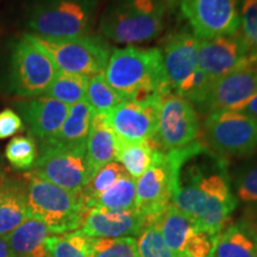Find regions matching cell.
I'll return each mask as SVG.
<instances>
[{"label":"cell","instance_id":"6da1fadb","mask_svg":"<svg viewBox=\"0 0 257 257\" xmlns=\"http://www.w3.org/2000/svg\"><path fill=\"white\" fill-rule=\"evenodd\" d=\"M186 181L176 180L172 204L188 216L200 232L218 238L226 229L237 199L230 191L225 169L204 173L199 166L188 169Z\"/></svg>","mask_w":257,"mask_h":257},{"label":"cell","instance_id":"7a4b0ae2","mask_svg":"<svg viewBox=\"0 0 257 257\" xmlns=\"http://www.w3.org/2000/svg\"><path fill=\"white\" fill-rule=\"evenodd\" d=\"M104 75L121 101L144 100L155 95L162 98L173 91L159 48L130 46L113 49Z\"/></svg>","mask_w":257,"mask_h":257},{"label":"cell","instance_id":"3957f363","mask_svg":"<svg viewBox=\"0 0 257 257\" xmlns=\"http://www.w3.org/2000/svg\"><path fill=\"white\" fill-rule=\"evenodd\" d=\"M24 194L29 216L42 221L51 233L79 230L88 211L81 192L67 191L30 173L25 174Z\"/></svg>","mask_w":257,"mask_h":257},{"label":"cell","instance_id":"277c9868","mask_svg":"<svg viewBox=\"0 0 257 257\" xmlns=\"http://www.w3.org/2000/svg\"><path fill=\"white\" fill-rule=\"evenodd\" d=\"M165 0H121L104 12L99 30L121 44L143 43L157 37L163 29Z\"/></svg>","mask_w":257,"mask_h":257},{"label":"cell","instance_id":"5b68a950","mask_svg":"<svg viewBox=\"0 0 257 257\" xmlns=\"http://www.w3.org/2000/svg\"><path fill=\"white\" fill-rule=\"evenodd\" d=\"M98 0H49L30 12L28 27L44 38L88 36L95 19Z\"/></svg>","mask_w":257,"mask_h":257},{"label":"cell","instance_id":"8992f818","mask_svg":"<svg viewBox=\"0 0 257 257\" xmlns=\"http://www.w3.org/2000/svg\"><path fill=\"white\" fill-rule=\"evenodd\" d=\"M59 70L31 34L22 36L12 49L9 91L19 98L43 95Z\"/></svg>","mask_w":257,"mask_h":257},{"label":"cell","instance_id":"52a82bcc","mask_svg":"<svg viewBox=\"0 0 257 257\" xmlns=\"http://www.w3.org/2000/svg\"><path fill=\"white\" fill-rule=\"evenodd\" d=\"M34 40L48 54L59 72L92 76L102 73L110 57V47L100 37L44 38L31 34Z\"/></svg>","mask_w":257,"mask_h":257},{"label":"cell","instance_id":"ba28073f","mask_svg":"<svg viewBox=\"0 0 257 257\" xmlns=\"http://www.w3.org/2000/svg\"><path fill=\"white\" fill-rule=\"evenodd\" d=\"M30 174L67 191L82 192L93 176L86 147L42 143Z\"/></svg>","mask_w":257,"mask_h":257},{"label":"cell","instance_id":"9c48e42d","mask_svg":"<svg viewBox=\"0 0 257 257\" xmlns=\"http://www.w3.org/2000/svg\"><path fill=\"white\" fill-rule=\"evenodd\" d=\"M205 138L214 153L248 156L257 153V117L240 111H217L204 121Z\"/></svg>","mask_w":257,"mask_h":257},{"label":"cell","instance_id":"30bf717a","mask_svg":"<svg viewBox=\"0 0 257 257\" xmlns=\"http://www.w3.org/2000/svg\"><path fill=\"white\" fill-rule=\"evenodd\" d=\"M180 14L199 40L233 36L239 32L237 0H180Z\"/></svg>","mask_w":257,"mask_h":257},{"label":"cell","instance_id":"8fae6325","mask_svg":"<svg viewBox=\"0 0 257 257\" xmlns=\"http://www.w3.org/2000/svg\"><path fill=\"white\" fill-rule=\"evenodd\" d=\"M200 121L195 108L181 96L167 94L161 98L156 142L162 152H173L197 142Z\"/></svg>","mask_w":257,"mask_h":257},{"label":"cell","instance_id":"7c38bea8","mask_svg":"<svg viewBox=\"0 0 257 257\" xmlns=\"http://www.w3.org/2000/svg\"><path fill=\"white\" fill-rule=\"evenodd\" d=\"M175 166L169 153L160 150L155 161L136 180V210L156 220L172 204Z\"/></svg>","mask_w":257,"mask_h":257},{"label":"cell","instance_id":"4fadbf2b","mask_svg":"<svg viewBox=\"0 0 257 257\" xmlns=\"http://www.w3.org/2000/svg\"><path fill=\"white\" fill-rule=\"evenodd\" d=\"M161 96L121 101L106 115L117 140L124 142L156 141Z\"/></svg>","mask_w":257,"mask_h":257},{"label":"cell","instance_id":"5bb4252c","mask_svg":"<svg viewBox=\"0 0 257 257\" xmlns=\"http://www.w3.org/2000/svg\"><path fill=\"white\" fill-rule=\"evenodd\" d=\"M257 94V61H252L214 81L210 93L198 110L201 113L240 111Z\"/></svg>","mask_w":257,"mask_h":257},{"label":"cell","instance_id":"9a60e30c","mask_svg":"<svg viewBox=\"0 0 257 257\" xmlns=\"http://www.w3.org/2000/svg\"><path fill=\"white\" fill-rule=\"evenodd\" d=\"M252 62L239 32L233 36L199 40L198 67L214 81Z\"/></svg>","mask_w":257,"mask_h":257},{"label":"cell","instance_id":"2e32d148","mask_svg":"<svg viewBox=\"0 0 257 257\" xmlns=\"http://www.w3.org/2000/svg\"><path fill=\"white\" fill-rule=\"evenodd\" d=\"M150 223L154 220L137 210L114 211L92 207L86 212L80 230L93 238H134L140 236Z\"/></svg>","mask_w":257,"mask_h":257},{"label":"cell","instance_id":"e0dca14e","mask_svg":"<svg viewBox=\"0 0 257 257\" xmlns=\"http://www.w3.org/2000/svg\"><path fill=\"white\" fill-rule=\"evenodd\" d=\"M17 108L30 135L41 144L56 136L69 111L68 105L44 94L18 102Z\"/></svg>","mask_w":257,"mask_h":257},{"label":"cell","instance_id":"ac0fdd59","mask_svg":"<svg viewBox=\"0 0 257 257\" xmlns=\"http://www.w3.org/2000/svg\"><path fill=\"white\" fill-rule=\"evenodd\" d=\"M199 38L188 29L170 35L162 50L167 79L173 91L198 68Z\"/></svg>","mask_w":257,"mask_h":257},{"label":"cell","instance_id":"d6986e66","mask_svg":"<svg viewBox=\"0 0 257 257\" xmlns=\"http://www.w3.org/2000/svg\"><path fill=\"white\" fill-rule=\"evenodd\" d=\"M157 226L167 245L181 257H187L192 243L200 233L191 218L173 204L157 219Z\"/></svg>","mask_w":257,"mask_h":257},{"label":"cell","instance_id":"ffe728a7","mask_svg":"<svg viewBox=\"0 0 257 257\" xmlns=\"http://www.w3.org/2000/svg\"><path fill=\"white\" fill-rule=\"evenodd\" d=\"M86 156L93 175L96 170L117 157V137L106 119L105 114H93L86 142Z\"/></svg>","mask_w":257,"mask_h":257},{"label":"cell","instance_id":"44dd1931","mask_svg":"<svg viewBox=\"0 0 257 257\" xmlns=\"http://www.w3.org/2000/svg\"><path fill=\"white\" fill-rule=\"evenodd\" d=\"M50 233L42 221L30 217L9 234L8 240L15 257H48L44 242Z\"/></svg>","mask_w":257,"mask_h":257},{"label":"cell","instance_id":"7402d4cb","mask_svg":"<svg viewBox=\"0 0 257 257\" xmlns=\"http://www.w3.org/2000/svg\"><path fill=\"white\" fill-rule=\"evenodd\" d=\"M94 111L86 101L69 106L68 114L56 136L48 143L64 147H86Z\"/></svg>","mask_w":257,"mask_h":257},{"label":"cell","instance_id":"603a6c76","mask_svg":"<svg viewBox=\"0 0 257 257\" xmlns=\"http://www.w3.org/2000/svg\"><path fill=\"white\" fill-rule=\"evenodd\" d=\"M161 150L155 140L144 142H124L117 140V157L127 174L138 179L153 165Z\"/></svg>","mask_w":257,"mask_h":257},{"label":"cell","instance_id":"cb8c5ba5","mask_svg":"<svg viewBox=\"0 0 257 257\" xmlns=\"http://www.w3.org/2000/svg\"><path fill=\"white\" fill-rule=\"evenodd\" d=\"M30 218L24 194V185L9 180L4 198L0 201V236L8 237L12 231Z\"/></svg>","mask_w":257,"mask_h":257},{"label":"cell","instance_id":"d4e9b609","mask_svg":"<svg viewBox=\"0 0 257 257\" xmlns=\"http://www.w3.org/2000/svg\"><path fill=\"white\" fill-rule=\"evenodd\" d=\"M249 234L240 225L226 227L214 240L212 257H257V245Z\"/></svg>","mask_w":257,"mask_h":257},{"label":"cell","instance_id":"484cf974","mask_svg":"<svg viewBox=\"0 0 257 257\" xmlns=\"http://www.w3.org/2000/svg\"><path fill=\"white\" fill-rule=\"evenodd\" d=\"M92 207L114 211L136 210V179L126 173L107 191L101 193L93 202Z\"/></svg>","mask_w":257,"mask_h":257},{"label":"cell","instance_id":"4316f807","mask_svg":"<svg viewBox=\"0 0 257 257\" xmlns=\"http://www.w3.org/2000/svg\"><path fill=\"white\" fill-rule=\"evenodd\" d=\"M44 246L48 257H91V237L81 230L49 236Z\"/></svg>","mask_w":257,"mask_h":257},{"label":"cell","instance_id":"83f0119b","mask_svg":"<svg viewBox=\"0 0 257 257\" xmlns=\"http://www.w3.org/2000/svg\"><path fill=\"white\" fill-rule=\"evenodd\" d=\"M89 76L57 72L44 95L72 106L86 101V91Z\"/></svg>","mask_w":257,"mask_h":257},{"label":"cell","instance_id":"f1b7e54d","mask_svg":"<svg viewBox=\"0 0 257 257\" xmlns=\"http://www.w3.org/2000/svg\"><path fill=\"white\" fill-rule=\"evenodd\" d=\"M86 102L91 106L94 113L107 114L112 108L120 104L121 99L106 81L102 72L88 78Z\"/></svg>","mask_w":257,"mask_h":257},{"label":"cell","instance_id":"f546056e","mask_svg":"<svg viewBox=\"0 0 257 257\" xmlns=\"http://www.w3.org/2000/svg\"><path fill=\"white\" fill-rule=\"evenodd\" d=\"M127 172L124 169V167L119 162H115V161L107 163L99 170H96L94 175L92 176L88 184L85 186V188L81 192L87 207L91 208L95 199L101 193L107 191L112 185H114Z\"/></svg>","mask_w":257,"mask_h":257},{"label":"cell","instance_id":"4dcf8cb0","mask_svg":"<svg viewBox=\"0 0 257 257\" xmlns=\"http://www.w3.org/2000/svg\"><path fill=\"white\" fill-rule=\"evenodd\" d=\"M37 155L36 140L31 135L12 138L5 149L6 160L17 170H31Z\"/></svg>","mask_w":257,"mask_h":257},{"label":"cell","instance_id":"1f68e13d","mask_svg":"<svg viewBox=\"0 0 257 257\" xmlns=\"http://www.w3.org/2000/svg\"><path fill=\"white\" fill-rule=\"evenodd\" d=\"M136 244L138 257H181L166 244L157 226V220L142 231Z\"/></svg>","mask_w":257,"mask_h":257},{"label":"cell","instance_id":"d6a6232c","mask_svg":"<svg viewBox=\"0 0 257 257\" xmlns=\"http://www.w3.org/2000/svg\"><path fill=\"white\" fill-rule=\"evenodd\" d=\"M213 83L214 80L198 67L175 88V94L198 106L206 99Z\"/></svg>","mask_w":257,"mask_h":257},{"label":"cell","instance_id":"836d02e7","mask_svg":"<svg viewBox=\"0 0 257 257\" xmlns=\"http://www.w3.org/2000/svg\"><path fill=\"white\" fill-rule=\"evenodd\" d=\"M239 36L252 61H257V0H242Z\"/></svg>","mask_w":257,"mask_h":257},{"label":"cell","instance_id":"e575fe53","mask_svg":"<svg viewBox=\"0 0 257 257\" xmlns=\"http://www.w3.org/2000/svg\"><path fill=\"white\" fill-rule=\"evenodd\" d=\"M91 257H138L136 238H93Z\"/></svg>","mask_w":257,"mask_h":257},{"label":"cell","instance_id":"d590c367","mask_svg":"<svg viewBox=\"0 0 257 257\" xmlns=\"http://www.w3.org/2000/svg\"><path fill=\"white\" fill-rule=\"evenodd\" d=\"M236 192L239 200L257 204V167L242 173L236 181Z\"/></svg>","mask_w":257,"mask_h":257},{"label":"cell","instance_id":"8d00e7d4","mask_svg":"<svg viewBox=\"0 0 257 257\" xmlns=\"http://www.w3.org/2000/svg\"><path fill=\"white\" fill-rule=\"evenodd\" d=\"M24 130V123L22 117L11 108H4L0 111V140H5L14 136L15 134Z\"/></svg>","mask_w":257,"mask_h":257},{"label":"cell","instance_id":"74e56055","mask_svg":"<svg viewBox=\"0 0 257 257\" xmlns=\"http://www.w3.org/2000/svg\"><path fill=\"white\" fill-rule=\"evenodd\" d=\"M240 112H244V113L246 114L257 117V94L255 96H252V98L240 108Z\"/></svg>","mask_w":257,"mask_h":257},{"label":"cell","instance_id":"f35d334b","mask_svg":"<svg viewBox=\"0 0 257 257\" xmlns=\"http://www.w3.org/2000/svg\"><path fill=\"white\" fill-rule=\"evenodd\" d=\"M0 257H15L10 248L8 237L0 236Z\"/></svg>","mask_w":257,"mask_h":257},{"label":"cell","instance_id":"ab89813d","mask_svg":"<svg viewBox=\"0 0 257 257\" xmlns=\"http://www.w3.org/2000/svg\"><path fill=\"white\" fill-rule=\"evenodd\" d=\"M8 184H9V179H6L5 176H2V178H0V201H2V199L4 198L6 188H8Z\"/></svg>","mask_w":257,"mask_h":257},{"label":"cell","instance_id":"60d3db41","mask_svg":"<svg viewBox=\"0 0 257 257\" xmlns=\"http://www.w3.org/2000/svg\"><path fill=\"white\" fill-rule=\"evenodd\" d=\"M166 2V4L167 5H169V6H175V5H178L179 3H180V0H165Z\"/></svg>","mask_w":257,"mask_h":257},{"label":"cell","instance_id":"b9f144b4","mask_svg":"<svg viewBox=\"0 0 257 257\" xmlns=\"http://www.w3.org/2000/svg\"><path fill=\"white\" fill-rule=\"evenodd\" d=\"M2 156H0V178H2V176H4V174H3V168H2Z\"/></svg>","mask_w":257,"mask_h":257},{"label":"cell","instance_id":"7bdbcfd3","mask_svg":"<svg viewBox=\"0 0 257 257\" xmlns=\"http://www.w3.org/2000/svg\"><path fill=\"white\" fill-rule=\"evenodd\" d=\"M252 232H253V234H255V239H257V224H256V226H255V230H253Z\"/></svg>","mask_w":257,"mask_h":257},{"label":"cell","instance_id":"ee69618b","mask_svg":"<svg viewBox=\"0 0 257 257\" xmlns=\"http://www.w3.org/2000/svg\"><path fill=\"white\" fill-rule=\"evenodd\" d=\"M207 257H212V251H211V253H210V255H208Z\"/></svg>","mask_w":257,"mask_h":257},{"label":"cell","instance_id":"f6af8a7d","mask_svg":"<svg viewBox=\"0 0 257 257\" xmlns=\"http://www.w3.org/2000/svg\"><path fill=\"white\" fill-rule=\"evenodd\" d=\"M255 243H256V245H257V239H255Z\"/></svg>","mask_w":257,"mask_h":257}]
</instances>
